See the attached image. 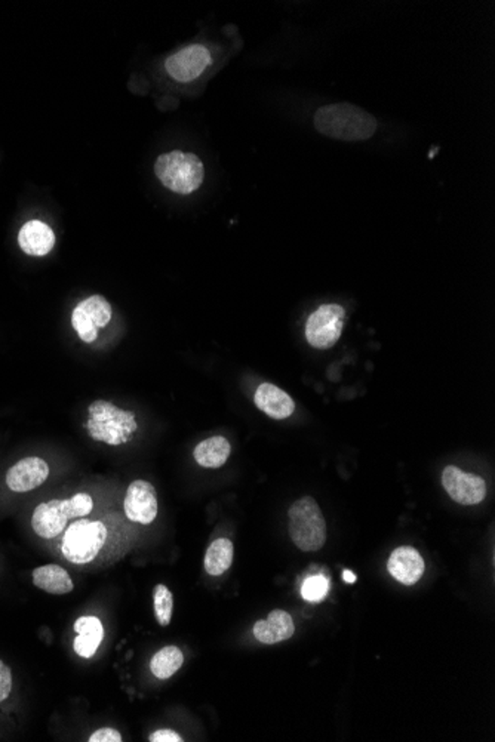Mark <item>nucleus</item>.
Wrapping results in <instances>:
<instances>
[{
	"label": "nucleus",
	"mask_w": 495,
	"mask_h": 742,
	"mask_svg": "<svg viewBox=\"0 0 495 742\" xmlns=\"http://www.w3.org/2000/svg\"><path fill=\"white\" fill-rule=\"evenodd\" d=\"M315 128L338 141H365L377 131V120L361 107L347 102L323 106L316 111Z\"/></svg>",
	"instance_id": "1"
},
{
	"label": "nucleus",
	"mask_w": 495,
	"mask_h": 742,
	"mask_svg": "<svg viewBox=\"0 0 495 742\" xmlns=\"http://www.w3.org/2000/svg\"><path fill=\"white\" fill-rule=\"evenodd\" d=\"M154 173L171 192L190 194L204 183L205 169L196 154L174 150L159 156L154 163Z\"/></svg>",
	"instance_id": "2"
},
{
	"label": "nucleus",
	"mask_w": 495,
	"mask_h": 742,
	"mask_svg": "<svg viewBox=\"0 0 495 742\" xmlns=\"http://www.w3.org/2000/svg\"><path fill=\"white\" fill-rule=\"evenodd\" d=\"M92 507L94 501L88 494H76L63 501L52 499L42 503L36 507L33 513V530L42 538H56L68 527V518L85 517L92 511Z\"/></svg>",
	"instance_id": "3"
},
{
	"label": "nucleus",
	"mask_w": 495,
	"mask_h": 742,
	"mask_svg": "<svg viewBox=\"0 0 495 742\" xmlns=\"http://www.w3.org/2000/svg\"><path fill=\"white\" fill-rule=\"evenodd\" d=\"M290 537L301 551H318L327 542V522L318 503L303 496L288 511Z\"/></svg>",
	"instance_id": "4"
},
{
	"label": "nucleus",
	"mask_w": 495,
	"mask_h": 742,
	"mask_svg": "<svg viewBox=\"0 0 495 742\" xmlns=\"http://www.w3.org/2000/svg\"><path fill=\"white\" fill-rule=\"evenodd\" d=\"M106 539L104 523L82 517L66 529L61 551L68 562L87 565L97 559Z\"/></svg>",
	"instance_id": "5"
},
{
	"label": "nucleus",
	"mask_w": 495,
	"mask_h": 742,
	"mask_svg": "<svg viewBox=\"0 0 495 742\" xmlns=\"http://www.w3.org/2000/svg\"><path fill=\"white\" fill-rule=\"evenodd\" d=\"M346 311L340 304H323L306 323V340L315 349H331L344 329Z\"/></svg>",
	"instance_id": "6"
},
{
	"label": "nucleus",
	"mask_w": 495,
	"mask_h": 742,
	"mask_svg": "<svg viewBox=\"0 0 495 742\" xmlns=\"http://www.w3.org/2000/svg\"><path fill=\"white\" fill-rule=\"evenodd\" d=\"M111 320V303L100 295L80 301L71 315V325L83 342H94L99 337V328L107 327Z\"/></svg>",
	"instance_id": "7"
},
{
	"label": "nucleus",
	"mask_w": 495,
	"mask_h": 742,
	"mask_svg": "<svg viewBox=\"0 0 495 742\" xmlns=\"http://www.w3.org/2000/svg\"><path fill=\"white\" fill-rule=\"evenodd\" d=\"M445 491L461 506H476L487 498V484L478 475L464 473L456 465L445 467L442 473Z\"/></svg>",
	"instance_id": "8"
},
{
	"label": "nucleus",
	"mask_w": 495,
	"mask_h": 742,
	"mask_svg": "<svg viewBox=\"0 0 495 742\" xmlns=\"http://www.w3.org/2000/svg\"><path fill=\"white\" fill-rule=\"evenodd\" d=\"M125 515L131 522L150 525L158 516V494L146 480H135L126 491Z\"/></svg>",
	"instance_id": "9"
},
{
	"label": "nucleus",
	"mask_w": 495,
	"mask_h": 742,
	"mask_svg": "<svg viewBox=\"0 0 495 742\" xmlns=\"http://www.w3.org/2000/svg\"><path fill=\"white\" fill-rule=\"evenodd\" d=\"M211 64V54L202 45H190L166 59L169 76L178 82H190L204 73Z\"/></svg>",
	"instance_id": "10"
},
{
	"label": "nucleus",
	"mask_w": 495,
	"mask_h": 742,
	"mask_svg": "<svg viewBox=\"0 0 495 742\" xmlns=\"http://www.w3.org/2000/svg\"><path fill=\"white\" fill-rule=\"evenodd\" d=\"M49 476V467L42 458L28 456L18 461L6 473V485L14 492L33 491L44 484Z\"/></svg>",
	"instance_id": "11"
},
{
	"label": "nucleus",
	"mask_w": 495,
	"mask_h": 742,
	"mask_svg": "<svg viewBox=\"0 0 495 742\" xmlns=\"http://www.w3.org/2000/svg\"><path fill=\"white\" fill-rule=\"evenodd\" d=\"M387 570L396 581L404 585H413L420 581V578L425 574L426 565L418 550L414 547L404 546L390 554Z\"/></svg>",
	"instance_id": "12"
},
{
	"label": "nucleus",
	"mask_w": 495,
	"mask_h": 742,
	"mask_svg": "<svg viewBox=\"0 0 495 742\" xmlns=\"http://www.w3.org/2000/svg\"><path fill=\"white\" fill-rule=\"evenodd\" d=\"M257 408L273 420H287L294 413L295 402L278 385L263 382L254 396Z\"/></svg>",
	"instance_id": "13"
},
{
	"label": "nucleus",
	"mask_w": 495,
	"mask_h": 742,
	"mask_svg": "<svg viewBox=\"0 0 495 742\" xmlns=\"http://www.w3.org/2000/svg\"><path fill=\"white\" fill-rule=\"evenodd\" d=\"M18 244L27 256H44L49 254L56 245V235L51 227L42 221L32 220L21 227Z\"/></svg>",
	"instance_id": "14"
},
{
	"label": "nucleus",
	"mask_w": 495,
	"mask_h": 742,
	"mask_svg": "<svg viewBox=\"0 0 495 742\" xmlns=\"http://www.w3.org/2000/svg\"><path fill=\"white\" fill-rule=\"evenodd\" d=\"M254 636L264 644H275L291 639L295 632L294 621L291 615L276 609L269 613L268 620L257 621L254 625Z\"/></svg>",
	"instance_id": "15"
},
{
	"label": "nucleus",
	"mask_w": 495,
	"mask_h": 742,
	"mask_svg": "<svg viewBox=\"0 0 495 742\" xmlns=\"http://www.w3.org/2000/svg\"><path fill=\"white\" fill-rule=\"evenodd\" d=\"M78 636L73 641V649L80 658H90L99 651L104 639V627L97 617H82L75 622Z\"/></svg>",
	"instance_id": "16"
},
{
	"label": "nucleus",
	"mask_w": 495,
	"mask_h": 742,
	"mask_svg": "<svg viewBox=\"0 0 495 742\" xmlns=\"http://www.w3.org/2000/svg\"><path fill=\"white\" fill-rule=\"evenodd\" d=\"M33 584L49 594H68L73 591L75 584L68 570L59 565L40 566L33 570Z\"/></svg>",
	"instance_id": "17"
},
{
	"label": "nucleus",
	"mask_w": 495,
	"mask_h": 742,
	"mask_svg": "<svg viewBox=\"0 0 495 742\" xmlns=\"http://www.w3.org/2000/svg\"><path fill=\"white\" fill-rule=\"evenodd\" d=\"M230 452H232V446L226 437L214 436L197 444L193 452V456L201 467L220 468L227 463Z\"/></svg>",
	"instance_id": "18"
},
{
	"label": "nucleus",
	"mask_w": 495,
	"mask_h": 742,
	"mask_svg": "<svg viewBox=\"0 0 495 742\" xmlns=\"http://www.w3.org/2000/svg\"><path fill=\"white\" fill-rule=\"evenodd\" d=\"M233 554H235V547L230 539H216L205 554V570L213 577H220L230 570Z\"/></svg>",
	"instance_id": "19"
},
{
	"label": "nucleus",
	"mask_w": 495,
	"mask_h": 742,
	"mask_svg": "<svg viewBox=\"0 0 495 742\" xmlns=\"http://www.w3.org/2000/svg\"><path fill=\"white\" fill-rule=\"evenodd\" d=\"M183 663H184V655L181 653V649L171 644L154 653L153 658L150 661V670L153 673L154 677L166 680L180 670Z\"/></svg>",
	"instance_id": "20"
},
{
	"label": "nucleus",
	"mask_w": 495,
	"mask_h": 742,
	"mask_svg": "<svg viewBox=\"0 0 495 742\" xmlns=\"http://www.w3.org/2000/svg\"><path fill=\"white\" fill-rule=\"evenodd\" d=\"M154 615L162 627H168L173 618L174 596L166 585L159 584L153 591Z\"/></svg>",
	"instance_id": "21"
},
{
	"label": "nucleus",
	"mask_w": 495,
	"mask_h": 742,
	"mask_svg": "<svg viewBox=\"0 0 495 742\" xmlns=\"http://www.w3.org/2000/svg\"><path fill=\"white\" fill-rule=\"evenodd\" d=\"M328 589H330V584H328L327 578L316 575V577H311L304 581L303 587H301V596H303L304 601L318 603V601L325 599Z\"/></svg>",
	"instance_id": "22"
},
{
	"label": "nucleus",
	"mask_w": 495,
	"mask_h": 742,
	"mask_svg": "<svg viewBox=\"0 0 495 742\" xmlns=\"http://www.w3.org/2000/svg\"><path fill=\"white\" fill-rule=\"evenodd\" d=\"M12 691L11 668L0 660V703L8 698Z\"/></svg>",
	"instance_id": "23"
},
{
	"label": "nucleus",
	"mask_w": 495,
	"mask_h": 742,
	"mask_svg": "<svg viewBox=\"0 0 495 742\" xmlns=\"http://www.w3.org/2000/svg\"><path fill=\"white\" fill-rule=\"evenodd\" d=\"M90 742H122V735L113 727H101L90 735Z\"/></svg>",
	"instance_id": "24"
},
{
	"label": "nucleus",
	"mask_w": 495,
	"mask_h": 742,
	"mask_svg": "<svg viewBox=\"0 0 495 742\" xmlns=\"http://www.w3.org/2000/svg\"><path fill=\"white\" fill-rule=\"evenodd\" d=\"M149 741L183 742L184 739L181 738L180 735H178L177 732H174L173 729H159V731L153 732V734L150 735Z\"/></svg>",
	"instance_id": "25"
},
{
	"label": "nucleus",
	"mask_w": 495,
	"mask_h": 742,
	"mask_svg": "<svg viewBox=\"0 0 495 742\" xmlns=\"http://www.w3.org/2000/svg\"><path fill=\"white\" fill-rule=\"evenodd\" d=\"M342 580H344L347 584H353L358 578H356V575H354L352 570H344V572H342Z\"/></svg>",
	"instance_id": "26"
}]
</instances>
